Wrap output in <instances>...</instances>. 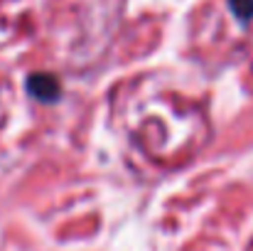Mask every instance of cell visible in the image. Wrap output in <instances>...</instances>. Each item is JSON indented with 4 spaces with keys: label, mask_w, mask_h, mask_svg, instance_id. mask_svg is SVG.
I'll return each instance as SVG.
<instances>
[{
    "label": "cell",
    "mask_w": 253,
    "mask_h": 251,
    "mask_svg": "<svg viewBox=\"0 0 253 251\" xmlns=\"http://www.w3.org/2000/svg\"><path fill=\"white\" fill-rule=\"evenodd\" d=\"M27 89L40 101H54L59 96V84L49 74H35V77H30L27 79Z\"/></svg>",
    "instance_id": "6da1fadb"
},
{
    "label": "cell",
    "mask_w": 253,
    "mask_h": 251,
    "mask_svg": "<svg viewBox=\"0 0 253 251\" xmlns=\"http://www.w3.org/2000/svg\"><path fill=\"white\" fill-rule=\"evenodd\" d=\"M231 10L239 20H251L253 17V0H231Z\"/></svg>",
    "instance_id": "7a4b0ae2"
}]
</instances>
